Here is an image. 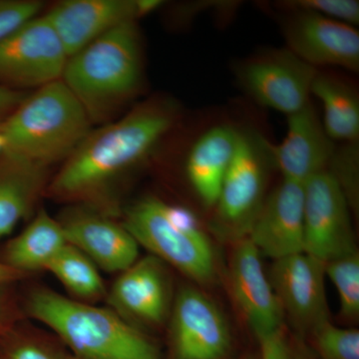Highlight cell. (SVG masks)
Instances as JSON below:
<instances>
[{"mask_svg": "<svg viewBox=\"0 0 359 359\" xmlns=\"http://www.w3.org/2000/svg\"><path fill=\"white\" fill-rule=\"evenodd\" d=\"M172 125L169 109L150 104L89 133L68 157L52 190L62 197L95 190L147 156Z\"/></svg>", "mask_w": 359, "mask_h": 359, "instance_id": "1", "label": "cell"}, {"mask_svg": "<svg viewBox=\"0 0 359 359\" xmlns=\"http://www.w3.org/2000/svg\"><path fill=\"white\" fill-rule=\"evenodd\" d=\"M113 299L127 313L145 323H162L169 309L164 269L155 257L137 261L116 280Z\"/></svg>", "mask_w": 359, "mask_h": 359, "instance_id": "18", "label": "cell"}, {"mask_svg": "<svg viewBox=\"0 0 359 359\" xmlns=\"http://www.w3.org/2000/svg\"><path fill=\"white\" fill-rule=\"evenodd\" d=\"M141 52L135 21L122 23L68 58L62 80L91 118H101L138 89Z\"/></svg>", "mask_w": 359, "mask_h": 359, "instance_id": "3", "label": "cell"}, {"mask_svg": "<svg viewBox=\"0 0 359 359\" xmlns=\"http://www.w3.org/2000/svg\"><path fill=\"white\" fill-rule=\"evenodd\" d=\"M11 359H56L46 349L35 344H23L11 353Z\"/></svg>", "mask_w": 359, "mask_h": 359, "instance_id": "30", "label": "cell"}, {"mask_svg": "<svg viewBox=\"0 0 359 359\" xmlns=\"http://www.w3.org/2000/svg\"><path fill=\"white\" fill-rule=\"evenodd\" d=\"M311 94L323 108V127L332 141L355 144L359 138V100L355 91L337 78L318 73Z\"/></svg>", "mask_w": 359, "mask_h": 359, "instance_id": "21", "label": "cell"}, {"mask_svg": "<svg viewBox=\"0 0 359 359\" xmlns=\"http://www.w3.org/2000/svg\"><path fill=\"white\" fill-rule=\"evenodd\" d=\"M325 276L339 294L340 313L347 320L359 316V255L358 250L325 264Z\"/></svg>", "mask_w": 359, "mask_h": 359, "instance_id": "24", "label": "cell"}, {"mask_svg": "<svg viewBox=\"0 0 359 359\" xmlns=\"http://www.w3.org/2000/svg\"><path fill=\"white\" fill-rule=\"evenodd\" d=\"M304 250L323 264L356 250L348 199L328 170L304 184Z\"/></svg>", "mask_w": 359, "mask_h": 359, "instance_id": "7", "label": "cell"}, {"mask_svg": "<svg viewBox=\"0 0 359 359\" xmlns=\"http://www.w3.org/2000/svg\"><path fill=\"white\" fill-rule=\"evenodd\" d=\"M0 178V238L9 235L36 197L43 168L15 164Z\"/></svg>", "mask_w": 359, "mask_h": 359, "instance_id": "22", "label": "cell"}, {"mask_svg": "<svg viewBox=\"0 0 359 359\" xmlns=\"http://www.w3.org/2000/svg\"><path fill=\"white\" fill-rule=\"evenodd\" d=\"M257 339L261 359H316L313 349L285 325Z\"/></svg>", "mask_w": 359, "mask_h": 359, "instance_id": "26", "label": "cell"}, {"mask_svg": "<svg viewBox=\"0 0 359 359\" xmlns=\"http://www.w3.org/2000/svg\"><path fill=\"white\" fill-rule=\"evenodd\" d=\"M45 18L69 58L118 25L136 21L140 13L133 0H66Z\"/></svg>", "mask_w": 359, "mask_h": 359, "instance_id": "16", "label": "cell"}, {"mask_svg": "<svg viewBox=\"0 0 359 359\" xmlns=\"http://www.w3.org/2000/svg\"><path fill=\"white\" fill-rule=\"evenodd\" d=\"M318 74L313 66L283 49L245 63L240 79L257 102L290 116L311 102V86Z\"/></svg>", "mask_w": 359, "mask_h": 359, "instance_id": "9", "label": "cell"}, {"mask_svg": "<svg viewBox=\"0 0 359 359\" xmlns=\"http://www.w3.org/2000/svg\"><path fill=\"white\" fill-rule=\"evenodd\" d=\"M171 340L175 359H224L231 346L221 311L194 287L182 290L175 302Z\"/></svg>", "mask_w": 359, "mask_h": 359, "instance_id": "11", "label": "cell"}, {"mask_svg": "<svg viewBox=\"0 0 359 359\" xmlns=\"http://www.w3.org/2000/svg\"><path fill=\"white\" fill-rule=\"evenodd\" d=\"M22 101L23 95L20 92L0 86V119L8 117Z\"/></svg>", "mask_w": 359, "mask_h": 359, "instance_id": "29", "label": "cell"}, {"mask_svg": "<svg viewBox=\"0 0 359 359\" xmlns=\"http://www.w3.org/2000/svg\"><path fill=\"white\" fill-rule=\"evenodd\" d=\"M325 264L306 252L276 259L271 283L292 325L299 332H311L328 318Z\"/></svg>", "mask_w": 359, "mask_h": 359, "instance_id": "10", "label": "cell"}, {"mask_svg": "<svg viewBox=\"0 0 359 359\" xmlns=\"http://www.w3.org/2000/svg\"><path fill=\"white\" fill-rule=\"evenodd\" d=\"M231 289L254 334H271L283 325V311L266 278L261 252L248 237L237 241L231 257Z\"/></svg>", "mask_w": 359, "mask_h": 359, "instance_id": "14", "label": "cell"}, {"mask_svg": "<svg viewBox=\"0 0 359 359\" xmlns=\"http://www.w3.org/2000/svg\"><path fill=\"white\" fill-rule=\"evenodd\" d=\"M268 157L266 141L240 133L216 204L217 226L228 237L249 233L264 204Z\"/></svg>", "mask_w": 359, "mask_h": 359, "instance_id": "6", "label": "cell"}, {"mask_svg": "<svg viewBox=\"0 0 359 359\" xmlns=\"http://www.w3.org/2000/svg\"><path fill=\"white\" fill-rule=\"evenodd\" d=\"M4 149H6V140H4V135L0 132V153L4 152Z\"/></svg>", "mask_w": 359, "mask_h": 359, "instance_id": "32", "label": "cell"}, {"mask_svg": "<svg viewBox=\"0 0 359 359\" xmlns=\"http://www.w3.org/2000/svg\"><path fill=\"white\" fill-rule=\"evenodd\" d=\"M285 6L349 25L354 26L359 22V2L354 0H297L285 2Z\"/></svg>", "mask_w": 359, "mask_h": 359, "instance_id": "27", "label": "cell"}, {"mask_svg": "<svg viewBox=\"0 0 359 359\" xmlns=\"http://www.w3.org/2000/svg\"><path fill=\"white\" fill-rule=\"evenodd\" d=\"M311 334L316 359H359L358 330L335 327L327 320Z\"/></svg>", "mask_w": 359, "mask_h": 359, "instance_id": "25", "label": "cell"}, {"mask_svg": "<svg viewBox=\"0 0 359 359\" xmlns=\"http://www.w3.org/2000/svg\"><path fill=\"white\" fill-rule=\"evenodd\" d=\"M67 60L50 22L36 16L0 41V80L39 88L61 80Z\"/></svg>", "mask_w": 359, "mask_h": 359, "instance_id": "8", "label": "cell"}, {"mask_svg": "<svg viewBox=\"0 0 359 359\" xmlns=\"http://www.w3.org/2000/svg\"><path fill=\"white\" fill-rule=\"evenodd\" d=\"M46 269L80 299H97L103 294L102 278L95 264L74 245H66Z\"/></svg>", "mask_w": 359, "mask_h": 359, "instance_id": "23", "label": "cell"}, {"mask_svg": "<svg viewBox=\"0 0 359 359\" xmlns=\"http://www.w3.org/2000/svg\"><path fill=\"white\" fill-rule=\"evenodd\" d=\"M125 228L144 245L195 282H212L216 263L211 241L194 212L146 198L130 208Z\"/></svg>", "mask_w": 359, "mask_h": 359, "instance_id": "5", "label": "cell"}, {"mask_svg": "<svg viewBox=\"0 0 359 359\" xmlns=\"http://www.w3.org/2000/svg\"><path fill=\"white\" fill-rule=\"evenodd\" d=\"M304 185L283 180L264 204L247 237L261 254L278 259L304 250Z\"/></svg>", "mask_w": 359, "mask_h": 359, "instance_id": "15", "label": "cell"}, {"mask_svg": "<svg viewBox=\"0 0 359 359\" xmlns=\"http://www.w3.org/2000/svg\"><path fill=\"white\" fill-rule=\"evenodd\" d=\"M90 117L62 80L39 87L14 109L0 132L15 164L43 168L69 157L89 134Z\"/></svg>", "mask_w": 359, "mask_h": 359, "instance_id": "2", "label": "cell"}, {"mask_svg": "<svg viewBox=\"0 0 359 359\" xmlns=\"http://www.w3.org/2000/svg\"><path fill=\"white\" fill-rule=\"evenodd\" d=\"M240 132L230 126L208 130L194 144L186 163L189 182L207 207L218 202L222 185L237 149Z\"/></svg>", "mask_w": 359, "mask_h": 359, "instance_id": "19", "label": "cell"}, {"mask_svg": "<svg viewBox=\"0 0 359 359\" xmlns=\"http://www.w3.org/2000/svg\"><path fill=\"white\" fill-rule=\"evenodd\" d=\"M41 6V2L34 0H0V41L36 18Z\"/></svg>", "mask_w": 359, "mask_h": 359, "instance_id": "28", "label": "cell"}, {"mask_svg": "<svg viewBox=\"0 0 359 359\" xmlns=\"http://www.w3.org/2000/svg\"><path fill=\"white\" fill-rule=\"evenodd\" d=\"M33 318L56 332L83 359H160L154 344L108 311L75 302L48 290L28 302Z\"/></svg>", "mask_w": 359, "mask_h": 359, "instance_id": "4", "label": "cell"}, {"mask_svg": "<svg viewBox=\"0 0 359 359\" xmlns=\"http://www.w3.org/2000/svg\"><path fill=\"white\" fill-rule=\"evenodd\" d=\"M269 158L283 175V180L304 184L325 171L335 152L323 121L309 102L299 112L287 116V131L278 145L266 141Z\"/></svg>", "mask_w": 359, "mask_h": 359, "instance_id": "13", "label": "cell"}, {"mask_svg": "<svg viewBox=\"0 0 359 359\" xmlns=\"http://www.w3.org/2000/svg\"><path fill=\"white\" fill-rule=\"evenodd\" d=\"M67 244L62 224L40 211L27 228L9 243L6 263L21 273L46 269Z\"/></svg>", "mask_w": 359, "mask_h": 359, "instance_id": "20", "label": "cell"}, {"mask_svg": "<svg viewBox=\"0 0 359 359\" xmlns=\"http://www.w3.org/2000/svg\"><path fill=\"white\" fill-rule=\"evenodd\" d=\"M243 359H244V358H243ZM245 359H247V358H245Z\"/></svg>", "mask_w": 359, "mask_h": 359, "instance_id": "33", "label": "cell"}, {"mask_svg": "<svg viewBox=\"0 0 359 359\" xmlns=\"http://www.w3.org/2000/svg\"><path fill=\"white\" fill-rule=\"evenodd\" d=\"M23 276V273L13 269V266H8L6 263L0 262V283H6L13 282L18 280L20 276Z\"/></svg>", "mask_w": 359, "mask_h": 359, "instance_id": "31", "label": "cell"}, {"mask_svg": "<svg viewBox=\"0 0 359 359\" xmlns=\"http://www.w3.org/2000/svg\"><path fill=\"white\" fill-rule=\"evenodd\" d=\"M68 244L107 271H124L137 262L139 244L125 226L109 219L76 212L61 223Z\"/></svg>", "mask_w": 359, "mask_h": 359, "instance_id": "17", "label": "cell"}, {"mask_svg": "<svg viewBox=\"0 0 359 359\" xmlns=\"http://www.w3.org/2000/svg\"><path fill=\"white\" fill-rule=\"evenodd\" d=\"M297 11L285 25L289 50L308 65L359 68V33L354 26L318 14Z\"/></svg>", "mask_w": 359, "mask_h": 359, "instance_id": "12", "label": "cell"}]
</instances>
